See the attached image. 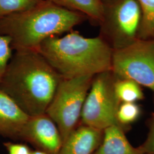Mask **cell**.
<instances>
[{"instance_id":"obj_3","label":"cell","mask_w":154,"mask_h":154,"mask_svg":"<svg viewBox=\"0 0 154 154\" xmlns=\"http://www.w3.org/2000/svg\"><path fill=\"white\" fill-rule=\"evenodd\" d=\"M37 50L63 78L111 70L113 50L99 35L87 38L72 30L63 37L46 39Z\"/></svg>"},{"instance_id":"obj_7","label":"cell","mask_w":154,"mask_h":154,"mask_svg":"<svg viewBox=\"0 0 154 154\" xmlns=\"http://www.w3.org/2000/svg\"><path fill=\"white\" fill-rule=\"evenodd\" d=\"M111 71L117 78L131 79L154 93V38L138 39L113 50Z\"/></svg>"},{"instance_id":"obj_9","label":"cell","mask_w":154,"mask_h":154,"mask_svg":"<svg viewBox=\"0 0 154 154\" xmlns=\"http://www.w3.org/2000/svg\"><path fill=\"white\" fill-rule=\"evenodd\" d=\"M103 137V131L82 124L66 138L58 154H94Z\"/></svg>"},{"instance_id":"obj_5","label":"cell","mask_w":154,"mask_h":154,"mask_svg":"<svg viewBox=\"0 0 154 154\" xmlns=\"http://www.w3.org/2000/svg\"><path fill=\"white\" fill-rule=\"evenodd\" d=\"M94 76L62 78L46 113L58 127L63 142L77 127Z\"/></svg>"},{"instance_id":"obj_14","label":"cell","mask_w":154,"mask_h":154,"mask_svg":"<svg viewBox=\"0 0 154 154\" xmlns=\"http://www.w3.org/2000/svg\"><path fill=\"white\" fill-rule=\"evenodd\" d=\"M142 12L138 39L154 38V0H137Z\"/></svg>"},{"instance_id":"obj_10","label":"cell","mask_w":154,"mask_h":154,"mask_svg":"<svg viewBox=\"0 0 154 154\" xmlns=\"http://www.w3.org/2000/svg\"><path fill=\"white\" fill-rule=\"evenodd\" d=\"M29 118L16 102L0 88V135L20 139Z\"/></svg>"},{"instance_id":"obj_17","label":"cell","mask_w":154,"mask_h":154,"mask_svg":"<svg viewBox=\"0 0 154 154\" xmlns=\"http://www.w3.org/2000/svg\"><path fill=\"white\" fill-rule=\"evenodd\" d=\"M12 50L10 38L0 35V81L13 55Z\"/></svg>"},{"instance_id":"obj_21","label":"cell","mask_w":154,"mask_h":154,"mask_svg":"<svg viewBox=\"0 0 154 154\" xmlns=\"http://www.w3.org/2000/svg\"><path fill=\"white\" fill-rule=\"evenodd\" d=\"M100 1H102V0H100Z\"/></svg>"},{"instance_id":"obj_15","label":"cell","mask_w":154,"mask_h":154,"mask_svg":"<svg viewBox=\"0 0 154 154\" xmlns=\"http://www.w3.org/2000/svg\"><path fill=\"white\" fill-rule=\"evenodd\" d=\"M142 110L137 103H121L117 111L116 119L119 126L126 132L131 125L138 120Z\"/></svg>"},{"instance_id":"obj_2","label":"cell","mask_w":154,"mask_h":154,"mask_svg":"<svg viewBox=\"0 0 154 154\" xmlns=\"http://www.w3.org/2000/svg\"><path fill=\"white\" fill-rule=\"evenodd\" d=\"M86 20L83 14L44 0L30 10L1 17L0 35L10 38L13 50H37L46 39L69 33Z\"/></svg>"},{"instance_id":"obj_4","label":"cell","mask_w":154,"mask_h":154,"mask_svg":"<svg viewBox=\"0 0 154 154\" xmlns=\"http://www.w3.org/2000/svg\"><path fill=\"white\" fill-rule=\"evenodd\" d=\"M99 35L112 50L121 49L138 39L142 12L137 0H102Z\"/></svg>"},{"instance_id":"obj_16","label":"cell","mask_w":154,"mask_h":154,"mask_svg":"<svg viewBox=\"0 0 154 154\" xmlns=\"http://www.w3.org/2000/svg\"><path fill=\"white\" fill-rule=\"evenodd\" d=\"M44 0H0V17L26 11Z\"/></svg>"},{"instance_id":"obj_12","label":"cell","mask_w":154,"mask_h":154,"mask_svg":"<svg viewBox=\"0 0 154 154\" xmlns=\"http://www.w3.org/2000/svg\"><path fill=\"white\" fill-rule=\"evenodd\" d=\"M70 11L85 15L91 23L99 26L102 19L103 6L100 0H48Z\"/></svg>"},{"instance_id":"obj_20","label":"cell","mask_w":154,"mask_h":154,"mask_svg":"<svg viewBox=\"0 0 154 154\" xmlns=\"http://www.w3.org/2000/svg\"><path fill=\"white\" fill-rule=\"evenodd\" d=\"M31 154H48L45 152H43L42 151L40 150H37V151H32Z\"/></svg>"},{"instance_id":"obj_11","label":"cell","mask_w":154,"mask_h":154,"mask_svg":"<svg viewBox=\"0 0 154 154\" xmlns=\"http://www.w3.org/2000/svg\"><path fill=\"white\" fill-rule=\"evenodd\" d=\"M94 154H145L130 143L121 127L114 125L103 130L102 143Z\"/></svg>"},{"instance_id":"obj_8","label":"cell","mask_w":154,"mask_h":154,"mask_svg":"<svg viewBox=\"0 0 154 154\" xmlns=\"http://www.w3.org/2000/svg\"><path fill=\"white\" fill-rule=\"evenodd\" d=\"M20 139L27 141L48 154H58L63 144L58 127L46 114L29 116Z\"/></svg>"},{"instance_id":"obj_18","label":"cell","mask_w":154,"mask_h":154,"mask_svg":"<svg viewBox=\"0 0 154 154\" xmlns=\"http://www.w3.org/2000/svg\"><path fill=\"white\" fill-rule=\"evenodd\" d=\"M145 154H154V106L149 123V132L146 139L138 147Z\"/></svg>"},{"instance_id":"obj_1","label":"cell","mask_w":154,"mask_h":154,"mask_svg":"<svg viewBox=\"0 0 154 154\" xmlns=\"http://www.w3.org/2000/svg\"><path fill=\"white\" fill-rule=\"evenodd\" d=\"M62 78L38 50H17L0 88L28 116H34L46 113Z\"/></svg>"},{"instance_id":"obj_19","label":"cell","mask_w":154,"mask_h":154,"mask_svg":"<svg viewBox=\"0 0 154 154\" xmlns=\"http://www.w3.org/2000/svg\"><path fill=\"white\" fill-rule=\"evenodd\" d=\"M4 144L8 152V154H31L32 153L29 147L24 144L6 142Z\"/></svg>"},{"instance_id":"obj_13","label":"cell","mask_w":154,"mask_h":154,"mask_svg":"<svg viewBox=\"0 0 154 154\" xmlns=\"http://www.w3.org/2000/svg\"><path fill=\"white\" fill-rule=\"evenodd\" d=\"M114 88L116 95L121 103H137L144 98L142 86L131 79L116 77Z\"/></svg>"},{"instance_id":"obj_6","label":"cell","mask_w":154,"mask_h":154,"mask_svg":"<svg viewBox=\"0 0 154 154\" xmlns=\"http://www.w3.org/2000/svg\"><path fill=\"white\" fill-rule=\"evenodd\" d=\"M116 79L111 70L94 76L83 106L82 125L102 131L114 125L119 126L116 114L121 102L115 91Z\"/></svg>"}]
</instances>
